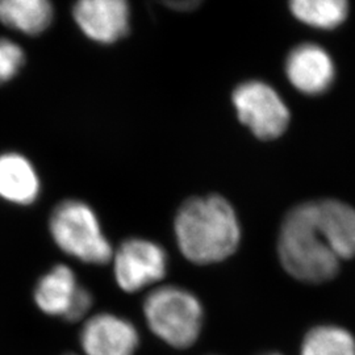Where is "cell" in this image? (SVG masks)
Wrapping results in <instances>:
<instances>
[{"label":"cell","instance_id":"1","mask_svg":"<svg viewBox=\"0 0 355 355\" xmlns=\"http://www.w3.org/2000/svg\"><path fill=\"white\" fill-rule=\"evenodd\" d=\"M175 237L182 254L196 265L227 259L241 240V228L233 207L224 198H192L178 211Z\"/></svg>","mask_w":355,"mask_h":355},{"label":"cell","instance_id":"2","mask_svg":"<svg viewBox=\"0 0 355 355\" xmlns=\"http://www.w3.org/2000/svg\"><path fill=\"white\" fill-rule=\"evenodd\" d=\"M284 270L305 283H324L340 270V259L320 230L313 202L293 207L284 217L278 240Z\"/></svg>","mask_w":355,"mask_h":355},{"label":"cell","instance_id":"3","mask_svg":"<svg viewBox=\"0 0 355 355\" xmlns=\"http://www.w3.org/2000/svg\"><path fill=\"white\" fill-rule=\"evenodd\" d=\"M144 315L153 333L175 349L196 343L203 325V306L183 288L166 286L150 292L144 302Z\"/></svg>","mask_w":355,"mask_h":355},{"label":"cell","instance_id":"4","mask_svg":"<svg viewBox=\"0 0 355 355\" xmlns=\"http://www.w3.org/2000/svg\"><path fill=\"white\" fill-rule=\"evenodd\" d=\"M49 229L55 245L83 263L105 265L112 259V246L89 204L79 200L58 204L53 209Z\"/></svg>","mask_w":355,"mask_h":355},{"label":"cell","instance_id":"5","mask_svg":"<svg viewBox=\"0 0 355 355\" xmlns=\"http://www.w3.org/2000/svg\"><path fill=\"white\" fill-rule=\"evenodd\" d=\"M232 101L240 121L258 139L274 140L287 130L290 110L279 92L266 82H242L233 91Z\"/></svg>","mask_w":355,"mask_h":355},{"label":"cell","instance_id":"6","mask_svg":"<svg viewBox=\"0 0 355 355\" xmlns=\"http://www.w3.org/2000/svg\"><path fill=\"white\" fill-rule=\"evenodd\" d=\"M114 278L123 291L137 292L164 279L167 255L162 246L144 239H129L114 254Z\"/></svg>","mask_w":355,"mask_h":355},{"label":"cell","instance_id":"7","mask_svg":"<svg viewBox=\"0 0 355 355\" xmlns=\"http://www.w3.org/2000/svg\"><path fill=\"white\" fill-rule=\"evenodd\" d=\"M73 17L82 33L101 45L127 37L132 26L129 0H76Z\"/></svg>","mask_w":355,"mask_h":355},{"label":"cell","instance_id":"8","mask_svg":"<svg viewBox=\"0 0 355 355\" xmlns=\"http://www.w3.org/2000/svg\"><path fill=\"white\" fill-rule=\"evenodd\" d=\"M284 73L293 89L308 96H318L333 86L337 67L328 49L318 42L306 41L288 51Z\"/></svg>","mask_w":355,"mask_h":355},{"label":"cell","instance_id":"9","mask_svg":"<svg viewBox=\"0 0 355 355\" xmlns=\"http://www.w3.org/2000/svg\"><path fill=\"white\" fill-rule=\"evenodd\" d=\"M79 345L83 355H135L140 334L127 318L101 312L85 321Z\"/></svg>","mask_w":355,"mask_h":355},{"label":"cell","instance_id":"10","mask_svg":"<svg viewBox=\"0 0 355 355\" xmlns=\"http://www.w3.org/2000/svg\"><path fill=\"white\" fill-rule=\"evenodd\" d=\"M315 204L320 230L340 261L355 257V208L334 199Z\"/></svg>","mask_w":355,"mask_h":355},{"label":"cell","instance_id":"11","mask_svg":"<svg viewBox=\"0 0 355 355\" xmlns=\"http://www.w3.org/2000/svg\"><path fill=\"white\" fill-rule=\"evenodd\" d=\"M41 182L31 161L19 153L0 154V198L16 205L37 200Z\"/></svg>","mask_w":355,"mask_h":355},{"label":"cell","instance_id":"12","mask_svg":"<svg viewBox=\"0 0 355 355\" xmlns=\"http://www.w3.org/2000/svg\"><path fill=\"white\" fill-rule=\"evenodd\" d=\"M80 288L74 271L69 266L57 265L38 280L33 292L35 303L42 313L66 320Z\"/></svg>","mask_w":355,"mask_h":355},{"label":"cell","instance_id":"13","mask_svg":"<svg viewBox=\"0 0 355 355\" xmlns=\"http://www.w3.org/2000/svg\"><path fill=\"white\" fill-rule=\"evenodd\" d=\"M53 19L51 0H0V23L26 36L44 33Z\"/></svg>","mask_w":355,"mask_h":355},{"label":"cell","instance_id":"14","mask_svg":"<svg viewBox=\"0 0 355 355\" xmlns=\"http://www.w3.org/2000/svg\"><path fill=\"white\" fill-rule=\"evenodd\" d=\"M292 17L302 26L330 32L343 26L350 16V0H287Z\"/></svg>","mask_w":355,"mask_h":355},{"label":"cell","instance_id":"15","mask_svg":"<svg viewBox=\"0 0 355 355\" xmlns=\"http://www.w3.org/2000/svg\"><path fill=\"white\" fill-rule=\"evenodd\" d=\"M300 355H355L354 336L337 325H318L305 334Z\"/></svg>","mask_w":355,"mask_h":355},{"label":"cell","instance_id":"16","mask_svg":"<svg viewBox=\"0 0 355 355\" xmlns=\"http://www.w3.org/2000/svg\"><path fill=\"white\" fill-rule=\"evenodd\" d=\"M26 64V53L12 40L0 38V86L12 80Z\"/></svg>","mask_w":355,"mask_h":355},{"label":"cell","instance_id":"17","mask_svg":"<svg viewBox=\"0 0 355 355\" xmlns=\"http://www.w3.org/2000/svg\"><path fill=\"white\" fill-rule=\"evenodd\" d=\"M167 8L179 12H189L202 4L203 0H161Z\"/></svg>","mask_w":355,"mask_h":355},{"label":"cell","instance_id":"18","mask_svg":"<svg viewBox=\"0 0 355 355\" xmlns=\"http://www.w3.org/2000/svg\"><path fill=\"white\" fill-rule=\"evenodd\" d=\"M66 355H79V354H74V353H69V354H66Z\"/></svg>","mask_w":355,"mask_h":355},{"label":"cell","instance_id":"19","mask_svg":"<svg viewBox=\"0 0 355 355\" xmlns=\"http://www.w3.org/2000/svg\"><path fill=\"white\" fill-rule=\"evenodd\" d=\"M270 355H280V354H270Z\"/></svg>","mask_w":355,"mask_h":355}]
</instances>
